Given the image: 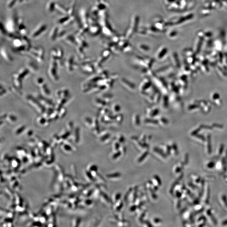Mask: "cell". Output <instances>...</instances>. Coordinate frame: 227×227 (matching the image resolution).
<instances>
[{
    "label": "cell",
    "mask_w": 227,
    "mask_h": 227,
    "mask_svg": "<svg viewBox=\"0 0 227 227\" xmlns=\"http://www.w3.org/2000/svg\"><path fill=\"white\" fill-rule=\"evenodd\" d=\"M27 101L32 106L37 112L40 114H43L45 111L46 108L42 105L40 104L36 98H33L31 96H28L26 98Z\"/></svg>",
    "instance_id": "cell-1"
},
{
    "label": "cell",
    "mask_w": 227,
    "mask_h": 227,
    "mask_svg": "<svg viewBox=\"0 0 227 227\" xmlns=\"http://www.w3.org/2000/svg\"><path fill=\"white\" fill-rule=\"evenodd\" d=\"M57 63L56 62V60L52 59L48 67V73L50 78L54 82L57 81L59 80L57 72Z\"/></svg>",
    "instance_id": "cell-2"
},
{
    "label": "cell",
    "mask_w": 227,
    "mask_h": 227,
    "mask_svg": "<svg viewBox=\"0 0 227 227\" xmlns=\"http://www.w3.org/2000/svg\"><path fill=\"white\" fill-rule=\"evenodd\" d=\"M47 26L45 23H41L38 25L31 32V37L32 39H36L40 36L47 29Z\"/></svg>",
    "instance_id": "cell-3"
},
{
    "label": "cell",
    "mask_w": 227,
    "mask_h": 227,
    "mask_svg": "<svg viewBox=\"0 0 227 227\" xmlns=\"http://www.w3.org/2000/svg\"><path fill=\"white\" fill-rule=\"evenodd\" d=\"M37 98L39 101L40 102V104L43 105L46 108H53V107H54V105L53 104L52 102L51 101V100H48V99H46V98L42 97L41 96H40V95H38L37 96Z\"/></svg>",
    "instance_id": "cell-4"
},
{
    "label": "cell",
    "mask_w": 227,
    "mask_h": 227,
    "mask_svg": "<svg viewBox=\"0 0 227 227\" xmlns=\"http://www.w3.org/2000/svg\"><path fill=\"white\" fill-rule=\"evenodd\" d=\"M13 82L14 86L20 89L22 88V80L18 73H14L12 75Z\"/></svg>",
    "instance_id": "cell-5"
},
{
    "label": "cell",
    "mask_w": 227,
    "mask_h": 227,
    "mask_svg": "<svg viewBox=\"0 0 227 227\" xmlns=\"http://www.w3.org/2000/svg\"><path fill=\"white\" fill-rule=\"evenodd\" d=\"M74 64L73 58L72 56L68 57L65 61V65L68 72H72L73 70Z\"/></svg>",
    "instance_id": "cell-6"
},
{
    "label": "cell",
    "mask_w": 227,
    "mask_h": 227,
    "mask_svg": "<svg viewBox=\"0 0 227 227\" xmlns=\"http://www.w3.org/2000/svg\"><path fill=\"white\" fill-rule=\"evenodd\" d=\"M59 31V27L57 26L53 27L52 30L50 31L49 36H48L50 40L52 41H54L57 39Z\"/></svg>",
    "instance_id": "cell-7"
},
{
    "label": "cell",
    "mask_w": 227,
    "mask_h": 227,
    "mask_svg": "<svg viewBox=\"0 0 227 227\" xmlns=\"http://www.w3.org/2000/svg\"><path fill=\"white\" fill-rule=\"evenodd\" d=\"M51 120L48 118H45L44 117H39L37 118L36 122L40 126H47L50 123Z\"/></svg>",
    "instance_id": "cell-8"
},
{
    "label": "cell",
    "mask_w": 227,
    "mask_h": 227,
    "mask_svg": "<svg viewBox=\"0 0 227 227\" xmlns=\"http://www.w3.org/2000/svg\"><path fill=\"white\" fill-rule=\"evenodd\" d=\"M66 43L71 46H74L77 44L75 36L72 35L68 34V35L64 36V39Z\"/></svg>",
    "instance_id": "cell-9"
},
{
    "label": "cell",
    "mask_w": 227,
    "mask_h": 227,
    "mask_svg": "<svg viewBox=\"0 0 227 227\" xmlns=\"http://www.w3.org/2000/svg\"><path fill=\"white\" fill-rule=\"evenodd\" d=\"M1 54L3 59L7 62H10L13 61L12 58L8 53L7 51L4 47L1 48Z\"/></svg>",
    "instance_id": "cell-10"
},
{
    "label": "cell",
    "mask_w": 227,
    "mask_h": 227,
    "mask_svg": "<svg viewBox=\"0 0 227 227\" xmlns=\"http://www.w3.org/2000/svg\"><path fill=\"white\" fill-rule=\"evenodd\" d=\"M76 2L77 0H71L70 3L67 9H68V15H73L75 6H76Z\"/></svg>",
    "instance_id": "cell-11"
},
{
    "label": "cell",
    "mask_w": 227,
    "mask_h": 227,
    "mask_svg": "<svg viewBox=\"0 0 227 227\" xmlns=\"http://www.w3.org/2000/svg\"><path fill=\"white\" fill-rule=\"evenodd\" d=\"M56 3L54 0H51L47 3L46 6V9L47 11L50 13L54 12L56 9Z\"/></svg>",
    "instance_id": "cell-12"
},
{
    "label": "cell",
    "mask_w": 227,
    "mask_h": 227,
    "mask_svg": "<svg viewBox=\"0 0 227 227\" xmlns=\"http://www.w3.org/2000/svg\"><path fill=\"white\" fill-rule=\"evenodd\" d=\"M40 93L42 95L44 96V97H48L50 94V91L49 89L47 86L46 84L45 83H44L42 85L40 86Z\"/></svg>",
    "instance_id": "cell-13"
},
{
    "label": "cell",
    "mask_w": 227,
    "mask_h": 227,
    "mask_svg": "<svg viewBox=\"0 0 227 227\" xmlns=\"http://www.w3.org/2000/svg\"><path fill=\"white\" fill-rule=\"evenodd\" d=\"M56 9L60 13L64 15H68V9L62 4L59 3L56 4Z\"/></svg>",
    "instance_id": "cell-14"
},
{
    "label": "cell",
    "mask_w": 227,
    "mask_h": 227,
    "mask_svg": "<svg viewBox=\"0 0 227 227\" xmlns=\"http://www.w3.org/2000/svg\"><path fill=\"white\" fill-rule=\"evenodd\" d=\"M27 68L29 70L30 72H31L32 73H35L38 71V67L32 61H28L27 64Z\"/></svg>",
    "instance_id": "cell-15"
},
{
    "label": "cell",
    "mask_w": 227,
    "mask_h": 227,
    "mask_svg": "<svg viewBox=\"0 0 227 227\" xmlns=\"http://www.w3.org/2000/svg\"><path fill=\"white\" fill-rule=\"evenodd\" d=\"M29 72V70L27 68H21L18 71V73L20 75L21 78H22V80L27 77L28 75Z\"/></svg>",
    "instance_id": "cell-16"
},
{
    "label": "cell",
    "mask_w": 227,
    "mask_h": 227,
    "mask_svg": "<svg viewBox=\"0 0 227 227\" xmlns=\"http://www.w3.org/2000/svg\"><path fill=\"white\" fill-rule=\"evenodd\" d=\"M5 120H6L9 123H14L17 121V118L15 116L12 114H7L6 118Z\"/></svg>",
    "instance_id": "cell-17"
},
{
    "label": "cell",
    "mask_w": 227,
    "mask_h": 227,
    "mask_svg": "<svg viewBox=\"0 0 227 227\" xmlns=\"http://www.w3.org/2000/svg\"><path fill=\"white\" fill-rule=\"evenodd\" d=\"M69 17H70V16L68 15H64V17L59 19L58 21V23L60 25H63L69 19Z\"/></svg>",
    "instance_id": "cell-18"
},
{
    "label": "cell",
    "mask_w": 227,
    "mask_h": 227,
    "mask_svg": "<svg viewBox=\"0 0 227 227\" xmlns=\"http://www.w3.org/2000/svg\"><path fill=\"white\" fill-rule=\"evenodd\" d=\"M59 118V114H58V111L56 110L54 111L51 114V115H50L48 119L50 120H56L57 119H58Z\"/></svg>",
    "instance_id": "cell-19"
},
{
    "label": "cell",
    "mask_w": 227,
    "mask_h": 227,
    "mask_svg": "<svg viewBox=\"0 0 227 227\" xmlns=\"http://www.w3.org/2000/svg\"><path fill=\"white\" fill-rule=\"evenodd\" d=\"M67 110L65 108L62 107L58 111L59 118L62 119L64 118L67 114Z\"/></svg>",
    "instance_id": "cell-20"
},
{
    "label": "cell",
    "mask_w": 227,
    "mask_h": 227,
    "mask_svg": "<svg viewBox=\"0 0 227 227\" xmlns=\"http://www.w3.org/2000/svg\"><path fill=\"white\" fill-rule=\"evenodd\" d=\"M18 1L19 0H9L7 3V6L8 8L11 9L12 8Z\"/></svg>",
    "instance_id": "cell-21"
},
{
    "label": "cell",
    "mask_w": 227,
    "mask_h": 227,
    "mask_svg": "<svg viewBox=\"0 0 227 227\" xmlns=\"http://www.w3.org/2000/svg\"><path fill=\"white\" fill-rule=\"evenodd\" d=\"M35 83L38 86L40 87L44 83V80H43V78H41V77H39V78H37L35 80Z\"/></svg>",
    "instance_id": "cell-22"
},
{
    "label": "cell",
    "mask_w": 227,
    "mask_h": 227,
    "mask_svg": "<svg viewBox=\"0 0 227 227\" xmlns=\"http://www.w3.org/2000/svg\"><path fill=\"white\" fill-rule=\"evenodd\" d=\"M154 151L157 153L159 154V155H161V156H163V157H164V158H166V155L164 153L163 151L161 150V149H159V148H154Z\"/></svg>",
    "instance_id": "cell-23"
},
{
    "label": "cell",
    "mask_w": 227,
    "mask_h": 227,
    "mask_svg": "<svg viewBox=\"0 0 227 227\" xmlns=\"http://www.w3.org/2000/svg\"><path fill=\"white\" fill-rule=\"evenodd\" d=\"M8 31H7L6 27H5L4 25H2V23H1V34L3 35L6 36L7 35Z\"/></svg>",
    "instance_id": "cell-24"
},
{
    "label": "cell",
    "mask_w": 227,
    "mask_h": 227,
    "mask_svg": "<svg viewBox=\"0 0 227 227\" xmlns=\"http://www.w3.org/2000/svg\"><path fill=\"white\" fill-rule=\"evenodd\" d=\"M57 49L58 59V60H61L64 54L63 50L60 48H57Z\"/></svg>",
    "instance_id": "cell-25"
},
{
    "label": "cell",
    "mask_w": 227,
    "mask_h": 227,
    "mask_svg": "<svg viewBox=\"0 0 227 227\" xmlns=\"http://www.w3.org/2000/svg\"><path fill=\"white\" fill-rule=\"evenodd\" d=\"M121 175V174L119 172H117V173L107 175L106 177L108 178H115L120 177Z\"/></svg>",
    "instance_id": "cell-26"
},
{
    "label": "cell",
    "mask_w": 227,
    "mask_h": 227,
    "mask_svg": "<svg viewBox=\"0 0 227 227\" xmlns=\"http://www.w3.org/2000/svg\"><path fill=\"white\" fill-rule=\"evenodd\" d=\"M149 152L148 151H146L145 152H144V153L143 154V155H142V156L139 158L138 160V162L139 163H141V162L143 161V160H144L146 158V157H147V156L149 155Z\"/></svg>",
    "instance_id": "cell-27"
},
{
    "label": "cell",
    "mask_w": 227,
    "mask_h": 227,
    "mask_svg": "<svg viewBox=\"0 0 227 227\" xmlns=\"http://www.w3.org/2000/svg\"><path fill=\"white\" fill-rule=\"evenodd\" d=\"M25 128V126H23V125H22V126H19L17 129H16L15 132L16 134H20L21 132L23 131V130H24Z\"/></svg>",
    "instance_id": "cell-28"
},
{
    "label": "cell",
    "mask_w": 227,
    "mask_h": 227,
    "mask_svg": "<svg viewBox=\"0 0 227 227\" xmlns=\"http://www.w3.org/2000/svg\"><path fill=\"white\" fill-rule=\"evenodd\" d=\"M155 179L156 180H157V183H158L159 185V186H161L162 182L159 176L158 175H155Z\"/></svg>",
    "instance_id": "cell-29"
},
{
    "label": "cell",
    "mask_w": 227,
    "mask_h": 227,
    "mask_svg": "<svg viewBox=\"0 0 227 227\" xmlns=\"http://www.w3.org/2000/svg\"><path fill=\"white\" fill-rule=\"evenodd\" d=\"M67 123H67V127H68V129L69 130L72 129L73 126V122H72L69 121Z\"/></svg>",
    "instance_id": "cell-30"
},
{
    "label": "cell",
    "mask_w": 227,
    "mask_h": 227,
    "mask_svg": "<svg viewBox=\"0 0 227 227\" xmlns=\"http://www.w3.org/2000/svg\"><path fill=\"white\" fill-rule=\"evenodd\" d=\"M121 155V152L120 151H118L116 153L113 155L112 158H113V159H116L118 158V157H120Z\"/></svg>",
    "instance_id": "cell-31"
},
{
    "label": "cell",
    "mask_w": 227,
    "mask_h": 227,
    "mask_svg": "<svg viewBox=\"0 0 227 227\" xmlns=\"http://www.w3.org/2000/svg\"><path fill=\"white\" fill-rule=\"evenodd\" d=\"M149 189H150V191L151 192V195H152V197L154 198V199H157V196L155 194V193H154V191L151 188H149Z\"/></svg>",
    "instance_id": "cell-32"
},
{
    "label": "cell",
    "mask_w": 227,
    "mask_h": 227,
    "mask_svg": "<svg viewBox=\"0 0 227 227\" xmlns=\"http://www.w3.org/2000/svg\"><path fill=\"white\" fill-rule=\"evenodd\" d=\"M102 193V195L103 196H104V197L105 198V200H106V201H109L110 200L109 198L108 197V196H107V195H106V194H105V193H103V192H101Z\"/></svg>",
    "instance_id": "cell-33"
},
{
    "label": "cell",
    "mask_w": 227,
    "mask_h": 227,
    "mask_svg": "<svg viewBox=\"0 0 227 227\" xmlns=\"http://www.w3.org/2000/svg\"><path fill=\"white\" fill-rule=\"evenodd\" d=\"M6 90H5V89H2V87H1V96H2L3 95H4L6 93Z\"/></svg>",
    "instance_id": "cell-34"
},
{
    "label": "cell",
    "mask_w": 227,
    "mask_h": 227,
    "mask_svg": "<svg viewBox=\"0 0 227 227\" xmlns=\"http://www.w3.org/2000/svg\"><path fill=\"white\" fill-rule=\"evenodd\" d=\"M109 137V134H107V135H105V136L103 137L102 138H101V140L102 141H105V140H106V139L108 138Z\"/></svg>",
    "instance_id": "cell-35"
},
{
    "label": "cell",
    "mask_w": 227,
    "mask_h": 227,
    "mask_svg": "<svg viewBox=\"0 0 227 227\" xmlns=\"http://www.w3.org/2000/svg\"><path fill=\"white\" fill-rule=\"evenodd\" d=\"M121 194L120 193H118V194H117V195L115 196L116 200L118 201V200H119L121 198Z\"/></svg>",
    "instance_id": "cell-36"
},
{
    "label": "cell",
    "mask_w": 227,
    "mask_h": 227,
    "mask_svg": "<svg viewBox=\"0 0 227 227\" xmlns=\"http://www.w3.org/2000/svg\"><path fill=\"white\" fill-rule=\"evenodd\" d=\"M97 170H98V167L95 165H93L91 167V170L92 171H97Z\"/></svg>",
    "instance_id": "cell-37"
},
{
    "label": "cell",
    "mask_w": 227,
    "mask_h": 227,
    "mask_svg": "<svg viewBox=\"0 0 227 227\" xmlns=\"http://www.w3.org/2000/svg\"><path fill=\"white\" fill-rule=\"evenodd\" d=\"M137 206L136 205H134L132 206L131 207L130 209V210L132 212H134V211H135L136 210V209H137Z\"/></svg>",
    "instance_id": "cell-38"
},
{
    "label": "cell",
    "mask_w": 227,
    "mask_h": 227,
    "mask_svg": "<svg viewBox=\"0 0 227 227\" xmlns=\"http://www.w3.org/2000/svg\"><path fill=\"white\" fill-rule=\"evenodd\" d=\"M123 205V204L122 203L120 204V205L118 206V208H117V211L120 210V209H121L122 208Z\"/></svg>",
    "instance_id": "cell-39"
},
{
    "label": "cell",
    "mask_w": 227,
    "mask_h": 227,
    "mask_svg": "<svg viewBox=\"0 0 227 227\" xmlns=\"http://www.w3.org/2000/svg\"><path fill=\"white\" fill-rule=\"evenodd\" d=\"M162 221L160 219L158 218H156L155 219V220H154V222H155V223H160V222H161Z\"/></svg>",
    "instance_id": "cell-40"
},
{
    "label": "cell",
    "mask_w": 227,
    "mask_h": 227,
    "mask_svg": "<svg viewBox=\"0 0 227 227\" xmlns=\"http://www.w3.org/2000/svg\"><path fill=\"white\" fill-rule=\"evenodd\" d=\"M120 144H119V143H117L115 144V149H116L117 150H118V149H119V148H120Z\"/></svg>",
    "instance_id": "cell-41"
},
{
    "label": "cell",
    "mask_w": 227,
    "mask_h": 227,
    "mask_svg": "<svg viewBox=\"0 0 227 227\" xmlns=\"http://www.w3.org/2000/svg\"><path fill=\"white\" fill-rule=\"evenodd\" d=\"M145 223H146V224L148 226H150V227L152 226V225H151V223H149V221H146Z\"/></svg>",
    "instance_id": "cell-42"
},
{
    "label": "cell",
    "mask_w": 227,
    "mask_h": 227,
    "mask_svg": "<svg viewBox=\"0 0 227 227\" xmlns=\"http://www.w3.org/2000/svg\"><path fill=\"white\" fill-rule=\"evenodd\" d=\"M120 141L121 143H122V142H123L124 141V138L123 137H122L120 139Z\"/></svg>",
    "instance_id": "cell-43"
},
{
    "label": "cell",
    "mask_w": 227,
    "mask_h": 227,
    "mask_svg": "<svg viewBox=\"0 0 227 227\" xmlns=\"http://www.w3.org/2000/svg\"><path fill=\"white\" fill-rule=\"evenodd\" d=\"M170 147H167V152L168 153V154H170Z\"/></svg>",
    "instance_id": "cell-44"
},
{
    "label": "cell",
    "mask_w": 227,
    "mask_h": 227,
    "mask_svg": "<svg viewBox=\"0 0 227 227\" xmlns=\"http://www.w3.org/2000/svg\"><path fill=\"white\" fill-rule=\"evenodd\" d=\"M158 187H157V186H155V191H157V190H158Z\"/></svg>",
    "instance_id": "cell-45"
},
{
    "label": "cell",
    "mask_w": 227,
    "mask_h": 227,
    "mask_svg": "<svg viewBox=\"0 0 227 227\" xmlns=\"http://www.w3.org/2000/svg\"><path fill=\"white\" fill-rule=\"evenodd\" d=\"M25 1H28V0H25Z\"/></svg>",
    "instance_id": "cell-46"
},
{
    "label": "cell",
    "mask_w": 227,
    "mask_h": 227,
    "mask_svg": "<svg viewBox=\"0 0 227 227\" xmlns=\"http://www.w3.org/2000/svg\"></svg>",
    "instance_id": "cell-47"
}]
</instances>
